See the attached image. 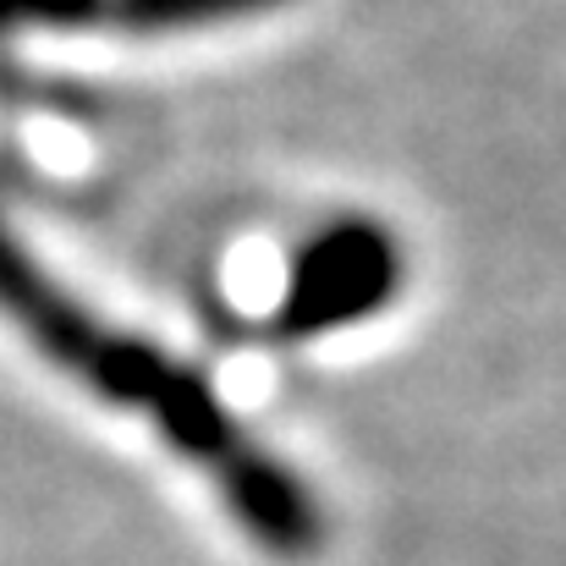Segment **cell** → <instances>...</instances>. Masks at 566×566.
Returning <instances> with one entry per match:
<instances>
[{
	"mask_svg": "<svg viewBox=\"0 0 566 566\" xmlns=\"http://www.w3.org/2000/svg\"><path fill=\"white\" fill-rule=\"evenodd\" d=\"M0 308L33 336L39 353H50L61 369H72L88 390H99L105 401H122V407H149L155 423L192 385L188 369L166 364L160 347L122 336V331H105L88 308H77L28 259V248L6 226H0Z\"/></svg>",
	"mask_w": 566,
	"mask_h": 566,
	"instance_id": "cell-1",
	"label": "cell"
},
{
	"mask_svg": "<svg viewBox=\"0 0 566 566\" xmlns=\"http://www.w3.org/2000/svg\"><path fill=\"white\" fill-rule=\"evenodd\" d=\"M259 6H281V0H111L116 22L133 28V33H171V28L237 17V11H259Z\"/></svg>",
	"mask_w": 566,
	"mask_h": 566,
	"instance_id": "cell-2",
	"label": "cell"
},
{
	"mask_svg": "<svg viewBox=\"0 0 566 566\" xmlns=\"http://www.w3.org/2000/svg\"><path fill=\"white\" fill-rule=\"evenodd\" d=\"M99 11H105V0H0V28H11V22L77 28V22H94Z\"/></svg>",
	"mask_w": 566,
	"mask_h": 566,
	"instance_id": "cell-3",
	"label": "cell"
}]
</instances>
